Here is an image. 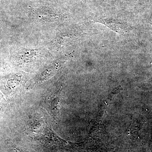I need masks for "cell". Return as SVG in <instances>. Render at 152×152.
<instances>
[{
	"instance_id": "2",
	"label": "cell",
	"mask_w": 152,
	"mask_h": 152,
	"mask_svg": "<svg viewBox=\"0 0 152 152\" xmlns=\"http://www.w3.org/2000/svg\"><path fill=\"white\" fill-rule=\"evenodd\" d=\"M15 150L17 152H30L29 151H28V150L21 148H15Z\"/></svg>"
},
{
	"instance_id": "1",
	"label": "cell",
	"mask_w": 152,
	"mask_h": 152,
	"mask_svg": "<svg viewBox=\"0 0 152 152\" xmlns=\"http://www.w3.org/2000/svg\"><path fill=\"white\" fill-rule=\"evenodd\" d=\"M60 95L58 94H52L49 97L48 107L51 113L53 114L55 117L58 115V106L59 102Z\"/></svg>"
}]
</instances>
